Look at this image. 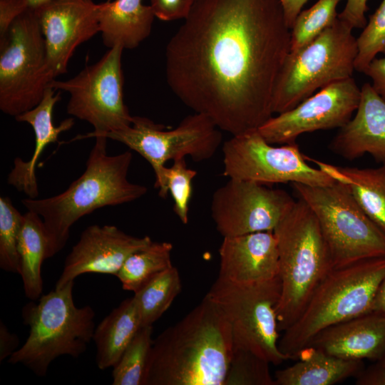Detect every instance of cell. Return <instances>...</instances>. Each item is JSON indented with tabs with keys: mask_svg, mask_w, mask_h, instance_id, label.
Masks as SVG:
<instances>
[{
	"mask_svg": "<svg viewBox=\"0 0 385 385\" xmlns=\"http://www.w3.org/2000/svg\"><path fill=\"white\" fill-rule=\"evenodd\" d=\"M224 385H275V382L267 361L249 351L233 349Z\"/></svg>",
	"mask_w": 385,
	"mask_h": 385,
	"instance_id": "d6a6232c",
	"label": "cell"
},
{
	"mask_svg": "<svg viewBox=\"0 0 385 385\" xmlns=\"http://www.w3.org/2000/svg\"><path fill=\"white\" fill-rule=\"evenodd\" d=\"M329 148L348 160L368 153L376 161L385 163V101L370 83L361 88L356 114L339 128Z\"/></svg>",
	"mask_w": 385,
	"mask_h": 385,
	"instance_id": "d6986e66",
	"label": "cell"
},
{
	"mask_svg": "<svg viewBox=\"0 0 385 385\" xmlns=\"http://www.w3.org/2000/svg\"><path fill=\"white\" fill-rule=\"evenodd\" d=\"M372 312H376L385 316V279L381 284L376 293Z\"/></svg>",
	"mask_w": 385,
	"mask_h": 385,
	"instance_id": "b9f144b4",
	"label": "cell"
},
{
	"mask_svg": "<svg viewBox=\"0 0 385 385\" xmlns=\"http://www.w3.org/2000/svg\"><path fill=\"white\" fill-rule=\"evenodd\" d=\"M19 339L17 335L11 333L4 322L0 321V362L18 349Z\"/></svg>",
	"mask_w": 385,
	"mask_h": 385,
	"instance_id": "ab89813d",
	"label": "cell"
},
{
	"mask_svg": "<svg viewBox=\"0 0 385 385\" xmlns=\"http://www.w3.org/2000/svg\"><path fill=\"white\" fill-rule=\"evenodd\" d=\"M273 232L277 242L281 280L276 314L278 330L284 332L300 316L333 265L318 220L302 199L295 202Z\"/></svg>",
	"mask_w": 385,
	"mask_h": 385,
	"instance_id": "5b68a950",
	"label": "cell"
},
{
	"mask_svg": "<svg viewBox=\"0 0 385 385\" xmlns=\"http://www.w3.org/2000/svg\"><path fill=\"white\" fill-rule=\"evenodd\" d=\"M61 92L49 86L39 103L15 119L29 124L35 134V148L30 160L24 161L16 158L14 167L7 177L8 184L22 192L29 198H37L38 187L36 167L44 148L58 141V136L70 130L74 125V118H68L56 126L53 122V112L56 104L61 101Z\"/></svg>",
	"mask_w": 385,
	"mask_h": 385,
	"instance_id": "44dd1931",
	"label": "cell"
},
{
	"mask_svg": "<svg viewBox=\"0 0 385 385\" xmlns=\"http://www.w3.org/2000/svg\"><path fill=\"white\" fill-rule=\"evenodd\" d=\"M105 136L120 142L143 157L155 173L158 188L167 161L190 156L195 162L211 158L219 148L221 130L207 115L195 113L185 117L174 129L143 116H133L132 124L107 133Z\"/></svg>",
	"mask_w": 385,
	"mask_h": 385,
	"instance_id": "7c38bea8",
	"label": "cell"
},
{
	"mask_svg": "<svg viewBox=\"0 0 385 385\" xmlns=\"http://www.w3.org/2000/svg\"><path fill=\"white\" fill-rule=\"evenodd\" d=\"M156 18L169 21L185 19L190 14L195 0H149Z\"/></svg>",
	"mask_w": 385,
	"mask_h": 385,
	"instance_id": "e575fe53",
	"label": "cell"
},
{
	"mask_svg": "<svg viewBox=\"0 0 385 385\" xmlns=\"http://www.w3.org/2000/svg\"><path fill=\"white\" fill-rule=\"evenodd\" d=\"M379 364L385 366V354L378 361V362Z\"/></svg>",
	"mask_w": 385,
	"mask_h": 385,
	"instance_id": "ee69618b",
	"label": "cell"
},
{
	"mask_svg": "<svg viewBox=\"0 0 385 385\" xmlns=\"http://www.w3.org/2000/svg\"><path fill=\"white\" fill-rule=\"evenodd\" d=\"M352 29L337 16L307 44L289 53L274 92L273 113L287 111L317 90L352 77L358 51Z\"/></svg>",
	"mask_w": 385,
	"mask_h": 385,
	"instance_id": "52a82bcc",
	"label": "cell"
},
{
	"mask_svg": "<svg viewBox=\"0 0 385 385\" xmlns=\"http://www.w3.org/2000/svg\"><path fill=\"white\" fill-rule=\"evenodd\" d=\"M196 175L195 170L188 168L185 158L176 159L170 167L165 168L158 188L161 198L165 199L170 193L174 202L173 211L184 225L188 222L192 183Z\"/></svg>",
	"mask_w": 385,
	"mask_h": 385,
	"instance_id": "4dcf8cb0",
	"label": "cell"
},
{
	"mask_svg": "<svg viewBox=\"0 0 385 385\" xmlns=\"http://www.w3.org/2000/svg\"><path fill=\"white\" fill-rule=\"evenodd\" d=\"M385 279V257L332 269L318 284L298 319L279 340L291 359L307 347L324 329L372 312Z\"/></svg>",
	"mask_w": 385,
	"mask_h": 385,
	"instance_id": "277c9868",
	"label": "cell"
},
{
	"mask_svg": "<svg viewBox=\"0 0 385 385\" xmlns=\"http://www.w3.org/2000/svg\"><path fill=\"white\" fill-rule=\"evenodd\" d=\"M219 256L220 279L248 284L279 276V252L273 231L223 237Z\"/></svg>",
	"mask_w": 385,
	"mask_h": 385,
	"instance_id": "ac0fdd59",
	"label": "cell"
},
{
	"mask_svg": "<svg viewBox=\"0 0 385 385\" xmlns=\"http://www.w3.org/2000/svg\"><path fill=\"white\" fill-rule=\"evenodd\" d=\"M288 26L291 29L294 23L309 0H279Z\"/></svg>",
	"mask_w": 385,
	"mask_h": 385,
	"instance_id": "60d3db41",
	"label": "cell"
},
{
	"mask_svg": "<svg viewBox=\"0 0 385 385\" xmlns=\"http://www.w3.org/2000/svg\"><path fill=\"white\" fill-rule=\"evenodd\" d=\"M297 357L299 361L275 372V385H332L356 376L363 369L361 360L342 359L312 346Z\"/></svg>",
	"mask_w": 385,
	"mask_h": 385,
	"instance_id": "603a6c76",
	"label": "cell"
},
{
	"mask_svg": "<svg viewBox=\"0 0 385 385\" xmlns=\"http://www.w3.org/2000/svg\"><path fill=\"white\" fill-rule=\"evenodd\" d=\"M94 138L85 171L65 191L50 197L21 200L27 210L43 220L48 240L46 259L63 250L71 227L81 217L103 207L133 202L148 192L147 187L128 180L131 152L108 155V138L103 135Z\"/></svg>",
	"mask_w": 385,
	"mask_h": 385,
	"instance_id": "3957f363",
	"label": "cell"
},
{
	"mask_svg": "<svg viewBox=\"0 0 385 385\" xmlns=\"http://www.w3.org/2000/svg\"><path fill=\"white\" fill-rule=\"evenodd\" d=\"M311 208L328 245L333 268L385 257V234L338 182L325 186L292 183Z\"/></svg>",
	"mask_w": 385,
	"mask_h": 385,
	"instance_id": "ba28073f",
	"label": "cell"
},
{
	"mask_svg": "<svg viewBox=\"0 0 385 385\" xmlns=\"http://www.w3.org/2000/svg\"><path fill=\"white\" fill-rule=\"evenodd\" d=\"M222 175L230 179L261 184L297 183L312 186L335 180L306 162L296 143L274 146L257 129L232 135L222 145Z\"/></svg>",
	"mask_w": 385,
	"mask_h": 385,
	"instance_id": "4fadbf2b",
	"label": "cell"
},
{
	"mask_svg": "<svg viewBox=\"0 0 385 385\" xmlns=\"http://www.w3.org/2000/svg\"><path fill=\"white\" fill-rule=\"evenodd\" d=\"M306 157V156H305ZM351 195L368 217L385 234V164L359 168L334 165L306 157Z\"/></svg>",
	"mask_w": 385,
	"mask_h": 385,
	"instance_id": "cb8c5ba5",
	"label": "cell"
},
{
	"mask_svg": "<svg viewBox=\"0 0 385 385\" xmlns=\"http://www.w3.org/2000/svg\"><path fill=\"white\" fill-rule=\"evenodd\" d=\"M281 293L279 276L262 282L240 284L217 278L207 296L230 324L233 349L249 351L270 364L291 358L279 349L276 307Z\"/></svg>",
	"mask_w": 385,
	"mask_h": 385,
	"instance_id": "9c48e42d",
	"label": "cell"
},
{
	"mask_svg": "<svg viewBox=\"0 0 385 385\" xmlns=\"http://www.w3.org/2000/svg\"><path fill=\"white\" fill-rule=\"evenodd\" d=\"M290 43L279 0H195L167 44V83L221 130H256L272 117Z\"/></svg>",
	"mask_w": 385,
	"mask_h": 385,
	"instance_id": "6da1fadb",
	"label": "cell"
},
{
	"mask_svg": "<svg viewBox=\"0 0 385 385\" xmlns=\"http://www.w3.org/2000/svg\"><path fill=\"white\" fill-rule=\"evenodd\" d=\"M153 325L141 327L113 367V385H145Z\"/></svg>",
	"mask_w": 385,
	"mask_h": 385,
	"instance_id": "f1b7e54d",
	"label": "cell"
},
{
	"mask_svg": "<svg viewBox=\"0 0 385 385\" xmlns=\"http://www.w3.org/2000/svg\"><path fill=\"white\" fill-rule=\"evenodd\" d=\"M29 7L28 0H0V43L6 38L14 21Z\"/></svg>",
	"mask_w": 385,
	"mask_h": 385,
	"instance_id": "d590c367",
	"label": "cell"
},
{
	"mask_svg": "<svg viewBox=\"0 0 385 385\" xmlns=\"http://www.w3.org/2000/svg\"><path fill=\"white\" fill-rule=\"evenodd\" d=\"M342 0H318L302 11L291 29L290 51H295L332 25L338 16L337 7Z\"/></svg>",
	"mask_w": 385,
	"mask_h": 385,
	"instance_id": "f546056e",
	"label": "cell"
},
{
	"mask_svg": "<svg viewBox=\"0 0 385 385\" xmlns=\"http://www.w3.org/2000/svg\"><path fill=\"white\" fill-rule=\"evenodd\" d=\"M48 1H50V0H28L29 4V6L31 8H34V9L38 7L41 4L47 2ZM83 1H92L93 0H83Z\"/></svg>",
	"mask_w": 385,
	"mask_h": 385,
	"instance_id": "7bdbcfd3",
	"label": "cell"
},
{
	"mask_svg": "<svg viewBox=\"0 0 385 385\" xmlns=\"http://www.w3.org/2000/svg\"><path fill=\"white\" fill-rule=\"evenodd\" d=\"M368 0H346L343 11L338 18L349 24L352 29L364 28L367 21L365 14L368 9Z\"/></svg>",
	"mask_w": 385,
	"mask_h": 385,
	"instance_id": "8d00e7d4",
	"label": "cell"
},
{
	"mask_svg": "<svg viewBox=\"0 0 385 385\" xmlns=\"http://www.w3.org/2000/svg\"><path fill=\"white\" fill-rule=\"evenodd\" d=\"M360 98L361 88L354 79L342 80L271 117L257 130L270 144L294 143L303 133L343 127L352 118Z\"/></svg>",
	"mask_w": 385,
	"mask_h": 385,
	"instance_id": "9a60e30c",
	"label": "cell"
},
{
	"mask_svg": "<svg viewBox=\"0 0 385 385\" xmlns=\"http://www.w3.org/2000/svg\"><path fill=\"white\" fill-rule=\"evenodd\" d=\"M17 248L25 295L36 301L43 292L41 265L48 250L44 225L38 214L29 210L23 214Z\"/></svg>",
	"mask_w": 385,
	"mask_h": 385,
	"instance_id": "484cf974",
	"label": "cell"
},
{
	"mask_svg": "<svg viewBox=\"0 0 385 385\" xmlns=\"http://www.w3.org/2000/svg\"><path fill=\"white\" fill-rule=\"evenodd\" d=\"M357 385H385V366L376 363L356 376Z\"/></svg>",
	"mask_w": 385,
	"mask_h": 385,
	"instance_id": "f35d334b",
	"label": "cell"
},
{
	"mask_svg": "<svg viewBox=\"0 0 385 385\" xmlns=\"http://www.w3.org/2000/svg\"><path fill=\"white\" fill-rule=\"evenodd\" d=\"M182 289L178 269L163 271L134 293L141 327L153 325L170 307Z\"/></svg>",
	"mask_w": 385,
	"mask_h": 385,
	"instance_id": "83f0119b",
	"label": "cell"
},
{
	"mask_svg": "<svg viewBox=\"0 0 385 385\" xmlns=\"http://www.w3.org/2000/svg\"><path fill=\"white\" fill-rule=\"evenodd\" d=\"M123 50L120 46L108 48L98 61L85 66L73 78L51 83L55 90L68 93L67 113L94 128L73 140L105 135L132 124L133 116L124 102Z\"/></svg>",
	"mask_w": 385,
	"mask_h": 385,
	"instance_id": "8fae6325",
	"label": "cell"
},
{
	"mask_svg": "<svg viewBox=\"0 0 385 385\" xmlns=\"http://www.w3.org/2000/svg\"><path fill=\"white\" fill-rule=\"evenodd\" d=\"M155 16L143 0H108L99 3L98 20L103 44L133 49L147 38Z\"/></svg>",
	"mask_w": 385,
	"mask_h": 385,
	"instance_id": "7402d4cb",
	"label": "cell"
},
{
	"mask_svg": "<svg viewBox=\"0 0 385 385\" xmlns=\"http://www.w3.org/2000/svg\"><path fill=\"white\" fill-rule=\"evenodd\" d=\"M364 73L372 79V88L385 101V56L374 58Z\"/></svg>",
	"mask_w": 385,
	"mask_h": 385,
	"instance_id": "74e56055",
	"label": "cell"
},
{
	"mask_svg": "<svg viewBox=\"0 0 385 385\" xmlns=\"http://www.w3.org/2000/svg\"><path fill=\"white\" fill-rule=\"evenodd\" d=\"M140 328L133 297L125 299L95 328L93 340L98 367L101 370L113 368Z\"/></svg>",
	"mask_w": 385,
	"mask_h": 385,
	"instance_id": "d4e9b609",
	"label": "cell"
},
{
	"mask_svg": "<svg viewBox=\"0 0 385 385\" xmlns=\"http://www.w3.org/2000/svg\"><path fill=\"white\" fill-rule=\"evenodd\" d=\"M0 51V109L15 118L37 106L56 78L35 9L14 21Z\"/></svg>",
	"mask_w": 385,
	"mask_h": 385,
	"instance_id": "30bf717a",
	"label": "cell"
},
{
	"mask_svg": "<svg viewBox=\"0 0 385 385\" xmlns=\"http://www.w3.org/2000/svg\"><path fill=\"white\" fill-rule=\"evenodd\" d=\"M152 242L148 236L133 237L114 225H90L81 232L66 257L55 288H61L86 273L115 275L131 254Z\"/></svg>",
	"mask_w": 385,
	"mask_h": 385,
	"instance_id": "e0dca14e",
	"label": "cell"
},
{
	"mask_svg": "<svg viewBox=\"0 0 385 385\" xmlns=\"http://www.w3.org/2000/svg\"><path fill=\"white\" fill-rule=\"evenodd\" d=\"M356 41L358 51L354 68L364 73L379 53L385 54V0L370 16Z\"/></svg>",
	"mask_w": 385,
	"mask_h": 385,
	"instance_id": "836d02e7",
	"label": "cell"
},
{
	"mask_svg": "<svg viewBox=\"0 0 385 385\" xmlns=\"http://www.w3.org/2000/svg\"><path fill=\"white\" fill-rule=\"evenodd\" d=\"M98 9L83 0H50L35 8L56 77L67 72L76 49L100 33Z\"/></svg>",
	"mask_w": 385,
	"mask_h": 385,
	"instance_id": "2e32d148",
	"label": "cell"
},
{
	"mask_svg": "<svg viewBox=\"0 0 385 385\" xmlns=\"http://www.w3.org/2000/svg\"><path fill=\"white\" fill-rule=\"evenodd\" d=\"M295 202L283 190L229 178L212 195L211 217L223 237L273 231Z\"/></svg>",
	"mask_w": 385,
	"mask_h": 385,
	"instance_id": "5bb4252c",
	"label": "cell"
},
{
	"mask_svg": "<svg viewBox=\"0 0 385 385\" xmlns=\"http://www.w3.org/2000/svg\"><path fill=\"white\" fill-rule=\"evenodd\" d=\"M74 281L42 294L24 306L21 316L29 327L24 344L9 358L21 364L38 376H46L58 356L78 359L93 340L95 312L90 305L77 307L73 297Z\"/></svg>",
	"mask_w": 385,
	"mask_h": 385,
	"instance_id": "8992f818",
	"label": "cell"
},
{
	"mask_svg": "<svg viewBox=\"0 0 385 385\" xmlns=\"http://www.w3.org/2000/svg\"><path fill=\"white\" fill-rule=\"evenodd\" d=\"M173 245L168 242H152L131 254L115 275L124 290L138 291L163 271L173 266Z\"/></svg>",
	"mask_w": 385,
	"mask_h": 385,
	"instance_id": "4316f807",
	"label": "cell"
},
{
	"mask_svg": "<svg viewBox=\"0 0 385 385\" xmlns=\"http://www.w3.org/2000/svg\"><path fill=\"white\" fill-rule=\"evenodd\" d=\"M23 215L9 197H0V268L6 272L20 273L18 238Z\"/></svg>",
	"mask_w": 385,
	"mask_h": 385,
	"instance_id": "1f68e13d",
	"label": "cell"
},
{
	"mask_svg": "<svg viewBox=\"0 0 385 385\" xmlns=\"http://www.w3.org/2000/svg\"><path fill=\"white\" fill-rule=\"evenodd\" d=\"M308 346L344 359L379 361L385 354V316L371 312L332 325Z\"/></svg>",
	"mask_w": 385,
	"mask_h": 385,
	"instance_id": "ffe728a7",
	"label": "cell"
},
{
	"mask_svg": "<svg viewBox=\"0 0 385 385\" xmlns=\"http://www.w3.org/2000/svg\"><path fill=\"white\" fill-rule=\"evenodd\" d=\"M232 350L230 324L205 295L153 340L145 385H224Z\"/></svg>",
	"mask_w": 385,
	"mask_h": 385,
	"instance_id": "7a4b0ae2",
	"label": "cell"
}]
</instances>
